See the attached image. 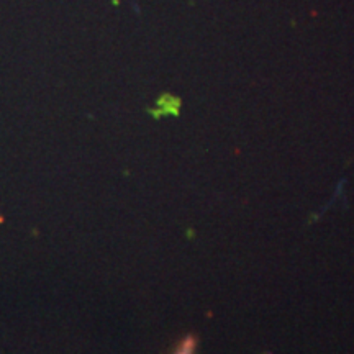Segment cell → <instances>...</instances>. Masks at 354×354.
Masks as SVG:
<instances>
[{
    "label": "cell",
    "instance_id": "obj_1",
    "mask_svg": "<svg viewBox=\"0 0 354 354\" xmlns=\"http://www.w3.org/2000/svg\"><path fill=\"white\" fill-rule=\"evenodd\" d=\"M195 350H197V338L194 335H187L177 345L174 354H195Z\"/></svg>",
    "mask_w": 354,
    "mask_h": 354
}]
</instances>
